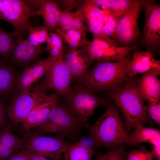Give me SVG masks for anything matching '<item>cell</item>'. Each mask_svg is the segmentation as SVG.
Masks as SVG:
<instances>
[{
  "label": "cell",
  "mask_w": 160,
  "mask_h": 160,
  "mask_svg": "<svg viewBox=\"0 0 160 160\" xmlns=\"http://www.w3.org/2000/svg\"><path fill=\"white\" fill-rule=\"evenodd\" d=\"M104 113L87 127L95 147L103 146L108 151L126 144L130 145L127 131L117 107L108 104Z\"/></svg>",
  "instance_id": "1"
},
{
  "label": "cell",
  "mask_w": 160,
  "mask_h": 160,
  "mask_svg": "<svg viewBox=\"0 0 160 160\" xmlns=\"http://www.w3.org/2000/svg\"><path fill=\"white\" fill-rule=\"evenodd\" d=\"M131 58L128 55L119 61H99L81 84L93 93L114 91L129 77L127 67Z\"/></svg>",
  "instance_id": "2"
},
{
  "label": "cell",
  "mask_w": 160,
  "mask_h": 160,
  "mask_svg": "<svg viewBox=\"0 0 160 160\" xmlns=\"http://www.w3.org/2000/svg\"><path fill=\"white\" fill-rule=\"evenodd\" d=\"M138 79L135 77H128L121 87L109 94L121 112L129 131L138 123L152 124L146 111L145 100L137 89Z\"/></svg>",
  "instance_id": "3"
},
{
  "label": "cell",
  "mask_w": 160,
  "mask_h": 160,
  "mask_svg": "<svg viewBox=\"0 0 160 160\" xmlns=\"http://www.w3.org/2000/svg\"><path fill=\"white\" fill-rule=\"evenodd\" d=\"M88 126L78 121L62 103L59 102L47 120L33 132L41 135L55 133L73 143L79 141L82 129Z\"/></svg>",
  "instance_id": "4"
},
{
  "label": "cell",
  "mask_w": 160,
  "mask_h": 160,
  "mask_svg": "<svg viewBox=\"0 0 160 160\" xmlns=\"http://www.w3.org/2000/svg\"><path fill=\"white\" fill-rule=\"evenodd\" d=\"M64 100L62 103L73 116L87 125L89 118L98 106L108 104L103 98L94 95L81 84L71 86L70 94Z\"/></svg>",
  "instance_id": "5"
},
{
  "label": "cell",
  "mask_w": 160,
  "mask_h": 160,
  "mask_svg": "<svg viewBox=\"0 0 160 160\" xmlns=\"http://www.w3.org/2000/svg\"><path fill=\"white\" fill-rule=\"evenodd\" d=\"M36 12L28 0H0V19L13 26L16 36L29 32L30 18Z\"/></svg>",
  "instance_id": "6"
},
{
  "label": "cell",
  "mask_w": 160,
  "mask_h": 160,
  "mask_svg": "<svg viewBox=\"0 0 160 160\" xmlns=\"http://www.w3.org/2000/svg\"><path fill=\"white\" fill-rule=\"evenodd\" d=\"M22 139L23 148L37 154L53 160H64L62 154L68 143L64 138L57 136L48 137L25 131Z\"/></svg>",
  "instance_id": "7"
},
{
  "label": "cell",
  "mask_w": 160,
  "mask_h": 160,
  "mask_svg": "<svg viewBox=\"0 0 160 160\" xmlns=\"http://www.w3.org/2000/svg\"><path fill=\"white\" fill-rule=\"evenodd\" d=\"M137 48L136 46L119 47L94 36L92 40L81 50L91 62L95 60L120 61Z\"/></svg>",
  "instance_id": "8"
},
{
  "label": "cell",
  "mask_w": 160,
  "mask_h": 160,
  "mask_svg": "<svg viewBox=\"0 0 160 160\" xmlns=\"http://www.w3.org/2000/svg\"><path fill=\"white\" fill-rule=\"evenodd\" d=\"M141 7V0H132L129 7L118 19L116 40L121 44L130 43L140 35L138 21Z\"/></svg>",
  "instance_id": "9"
},
{
  "label": "cell",
  "mask_w": 160,
  "mask_h": 160,
  "mask_svg": "<svg viewBox=\"0 0 160 160\" xmlns=\"http://www.w3.org/2000/svg\"><path fill=\"white\" fill-rule=\"evenodd\" d=\"M48 90L39 86L30 92L15 97L7 106L6 113L14 124L22 122Z\"/></svg>",
  "instance_id": "10"
},
{
  "label": "cell",
  "mask_w": 160,
  "mask_h": 160,
  "mask_svg": "<svg viewBox=\"0 0 160 160\" xmlns=\"http://www.w3.org/2000/svg\"><path fill=\"white\" fill-rule=\"evenodd\" d=\"M44 75L39 87L48 90H54L64 100L69 97L71 92L72 80L63 59L56 60Z\"/></svg>",
  "instance_id": "11"
},
{
  "label": "cell",
  "mask_w": 160,
  "mask_h": 160,
  "mask_svg": "<svg viewBox=\"0 0 160 160\" xmlns=\"http://www.w3.org/2000/svg\"><path fill=\"white\" fill-rule=\"evenodd\" d=\"M141 3L145 13L143 41L147 47L154 48L160 41V6L152 0H141Z\"/></svg>",
  "instance_id": "12"
},
{
  "label": "cell",
  "mask_w": 160,
  "mask_h": 160,
  "mask_svg": "<svg viewBox=\"0 0 160 160\" xmlns=\"http://www.w3.org/2000/svg\"><path fill=\"white\" fill-rule=\"evenodd\" d=\"M63 61L72 82L81 84L89 73L91 63L85 54L81 50L70 48L64 52Z\"/></svg>",
  "instance_id": "13"
},
{
  "label": "cell",
  "mask_w": 160,
  "mask_h": 160,
  "mask_svg": "<svg viewBox=\"0 0 160 160\" xmlns=\"http://www.w3.org/2000/svg\"><path fill=\"white\" fill-rule=\"evenodd\" d=\"M81 12L88 31L96 36L114 45L118 44L106 36L103 29L102 10L92 3L90 0H85L78 8Z\"/></svg>",
  "instance_id": "14"
},
{
  "label": "cell",
  "mask_w": 160,
  "mask_h": 160,
  "mask_svg": "<svg viewBox=\"0 0 160 160\" xmlns=\"http://www.w3.org/2000/svg\"><path fill=\"white\" fill-rule=\"evenodd\" d=\"M160 74V69H152L138 79V91L145 100L148 102L159 101L160 81L158 77Z\"/></svg>",
  "instance_id": "15"
},
{
  "label": "cell",
  "mask_w": 160,
  "mask_h": 160,
  "mask_svg": "<svg viewBox=\"0 0 160 160\" xmlns=\"http://www.w3.org/2000/svg\"><path fill=\"white\" fill-rule=\"evenodd\" d=\"M134 131L129 135L130 145L140 146V144L145 142L153 146L152 151L155 157L160 159V132L159 130L144 126L141 123L136 124Z\"/></svg>",
  "instance_id": "16"
},
{
  "label": "cell",
  "mask_w": 160,
  "mask_h": 160,
  "mask_svg": "<svg viewBox=\"0 0 160 160\" xmlns=\"http://www.w3.org/2000/svg\"><path fill=\"white\" fill-rule=\"evenodd\" d=\"M153 68L160 69V61L154 57L151 51L135 52L127 65L128 77H135Z\"/></svg>",
  "instance_id": "17"
},
{
  "label": "cell",
  "mask_w": 160,
  "mask_h": 160,
  "mask_svg": "<svg viewBox=\"0 0 160 160\" xmlns=\"http://www.w3.org/2000/svg\"><path fill=\"white\" fill-rule=\"evenodd\" d=\"M12 51V59L19 64L30 63L36 58L44 51L42 47H37L21 36H16Z\"/></svg>",
  "instance_id": "18"
},
{
  "label": "cell",
  "mask_w": 160,
  "mask_h": 160,
  "mask_svg": "<svg viewBox=\"0 0 160 160\" xmlns=\"http://www.w3.org/2000/svg\"><path fill=\"white\" fill-rule=\"evenodd\" d=\"M58 93L46 94L38 102L32 109L36 116V127H38L48 119L51 113L59 102Z\"/></svg>",
  "instance_id": "19"
},
{
  "label": "cell",
  "mask_w": 160,
  "mask_h": 160,
  "mask_svg": "<svg viewBox=\"0 0 160 160\" xmlns=\"http://www.w3.org/2000/svg\"><path fill=\"white\" fill-rule=\"evenodd\" d=\"M62 12L57 1L44 0L37 10L36 15H41L44 21V27L51 31L57 27Z\"/></svg>",
  "instance_id": "20"
},
{
  "label": "cell",
  "mask_w": 160,
  "mask_h": 160,
  "mask_svg": "<svg viewBox=\"0 0 160 160\" xmlns=\"http://www.w3.org/2000/svg\"><path fill=\"white\" fill-rule=\"evenodd\" d=\"M85 23L82 14L78 8L74 12H62L56 27L64 30L75 29L87 34L89 31Z\"/></svg>",
  "instance_id": "21"
},
{
  "label": "cell",
  "mask_w": 160,
  "mask_h": 160,
  "mask_svg": "<svg viewBox=\"0 0 160 160\" xmlns=\"http://www.w3.org/2000/svg\"><path fill=\"white\" fill-rule=\"evenodd\" d=\"M64 160H91L95 154L91 147L81 140L67 144L64 148Z\"/></svg>",
  "instance_id": "22"
},
{
  "label": "cell",
  "mask_w": 160,
  "mask_h": 160,
  "mask_svg": "<svg viewBox=\"0 0 160 160\" xmlns=\"http://www.w3.org/2000/svg\"><path fill=\"white\" fill-rule=\"evenodd\" d=\"M54 30L61 38L63 41L67 43L70 48L76 49L84 46L89 41L86 38V34L78 30L70 29L64 30L58 27Z\"/></svg>",
  "instance_id": "23"
},
{
  "label": "cell",
  "mask_w": 160,
  "mask_h": 160,
  "mask_svg": "<svg viewBox=\"0 0 160 160\" xmlns=\"http://www.w3.org/2000/svg\"><path fill=\"white\" fill-rule=\"evenodd\" d=\"M7 61L0 58V95H6L12 89L16 78Z\"/></svg>",
  "instance_id": "24"
},
{
  "label": "cell",
  "mask_w": 160,
  "mask_h": 160,
  "mask_svg": "<svg viewBox=\"0 0 160 160\" xmlns=\"http://www.w3.org/2000/svg\"><path fill=\"white\" fill-rule=\"evenodd\" d=\"M132 0H98L97 4L102 10H108L117 19L128 9Z\"/></svg>",
  "instance_id": "25"
},
{
  "label": "cell",
  "mask_w": 160,
  "mask_h": 160,
  "mask_svg": "<svg viewBox=\"0 0 160 160\" xmlns=\"http://www.w3.org/2000/svg\"><path fill=\"white\" fill-rule=\"evenodd\" d=\"M10 125L0 130V143L17 153L23 148L24 141L12 133Z\"/></svg>",
  "instance_id": "26"
},
{
  "label": "cell",
  "mask_w": 160,
  "mask_h": 160,
  "mask_svg": "<svg viewBox=\"0 0 160 160\" xmlns=\"http://www.w3.org/2000/svg\"><path fill=\"white\" fill-rule=\"evenodd\" d=\"M16 35L6 32L0 27V54L1 58L7 61L13 49L14 37Z\"/></svg>",
  "instance_id": "27"
},
{
  "label": "cell",
  "mask_w": 160,
  "mask_h": 160,
  "mask_svg": "<svg viewBox=\"0 0 160 160\" xmlns=\"http://www.w3.org/2000/svg\"><path fill=\"white\" fill-rule=\"evenodd\" d=\"M32 66L27 68L16 79V87L19 93H27L34 88L31 76Z\"/></svg>",
  "instance_id": "28"
},
{
  "label": "cell",
  "mask_w": 160,
  "mask_h": 160,
  "mask_svg": "<svg viewBox=\"0 0 160 160\" xmlns=\"http://www.w3.org/2000/svg\"><path fill=\"white\" fill-rule=\"evenodd\" d=\"M56 59V58L50 55L44 59L37 62L32 66L31 76L33 84L45 75Z\"/></svg>",
  "instance_id": "29"
},
{
  "label": "cell",
  "mask_w": 160,
  "mask_h": 160,
  "mask_svg": "<svg viewBox=\"0 0 160 160\" xmlns=\"http://www.w3.org/2000/svg\"><path fill=\"white\" fill-rule=\"evenodd\" d=\"M102 11V23L104 33L108 37L116 41V36L117 20L109 10Z\"/></svg>",
  "instance_id": "30"
},
{
  "label": "cell",
  "mask_w": 160,
  "mask_h": 160,
  "mask_svg": "<svg viewBox=\"0 0 160 160\" xmlns=\"http://www.w3.org/2000/svg\"><path fill=\"white\" fill-rule=\"evenodd\" d=\"M127 153L122 145L107 153L97 154L96 160H125Z\"/></svg>",
  "instance_id": "31"
},
{
  "label": "cell",
  "mask_w": 160,
  "mask_h": 160,
  "mask_svg": "<svg viewBox=\"0 0 160 160\" xmlns=\"http://www.w3.org/2000/svg\"><path fill=\"white\" fill-rule=\"evenodd\" d=\"M138 149L127 152V160H154L155 156L153 151H148L146 148L140 146Z\"/></svg>",
  "instance_id": "32"
},
{
  "label": "cell",
  "mask_w": 160,
  "mask_h": 160,
  "mask_svg": "<svg viewBox=\"0 0 160 160\" xmlns=\"http://www.w3.org/2000/svg\"><path fill=\"white\" fill-rule=\"evenodd\" d=\"M63 41L60 36L56 33H50L46 42L47 44L46 50L48 51L51 49H55L64 54L65 49Z\"/></svg>",
  "instance_id": "33"
},
{
  "label": "cell",
  "mask_w": 160,
  "mask_h": 160,
  "mask_svg": "<svg viewBox=\"0 0 160 160\" xmlns=\"http://www.w3.org/2000/svg\"><path fill=\"white\" fill-rule=\"evenodd\" d=\"M146 111L149 117L154 122L160 124V103L158 101L148 102L145 106Z\"/></svg>",
  "instance_id": "34"
},
{
  "label": "cell",
  "mask_w": 160,
  "mask_h": 160,
  "mask_svg": "<svg viewBox=\"0 0 160 160\" xmlns=\"http://www.w3.org/2000/svg\"><path fill=\"white\" fill-rule=\"evenodd\" d=\"M84 1L82 0H60L57 1L60 8L61 7L64 11L69 10L75 7H79Z\"/></svg>",
  "instance_id": "35"
},
{
  "label": "cell",
  "mask_w": 160,
  "mask_h": 160,
  "mask_svg": "<svg viewBox=\"0 0 160 160\" xmlns=\"http://www.w3.org/2000/svg\"><path fill=\"white\" fill-rule=\"evenodd\" d=\"M7 108L5 102L0 99V130L9 125L6 117Z\"/></svg>",
  "instance_id": "36"
},
{
  "label": "cell",
  "mask_w": 160,
  "mask_h": 160,
  "mask_svg": "<svg viewBox=\"0 0 160 160\" xmlns=\"http://www.w3.org/2000/svg\"><path fill=\"white\" fill-rule=\"evenodd\" d=\"M16 153L0 143V160H7Z\"/></svg>",
  "instance_id": "37"
},
{
  "label": "cell",
  "mask_w": 160,
  "mask_h": 160,
  "mask_svg": "<svg viewBox=\"0 0 160 160\" xmlns=\"http://www.w3.org/2000/svg\"><path fill=\"white\" fill-rule=\"evenodd\" d=\"M35 28L39 38V43L41 45L46 42L49 33L48 31L44 26Z\"/></svg>",
  "instance_id": "38"
},
{
  "label": "cell",
  "mask_w": 160,
  "mask_h": 160,
  "mask_svg": "<svg viewBox=\"0 0 160 160\" xmlns=\"http://www.w3.org/2000/svg\"><path fill=\"white\" fill-rule=\"evenodd\" d=\"M29 35L28 40L33 45L37 47H41L39 38L35 27L31 26L29 29Z\"/></svg>",
  "instance_id": "39"
},
{
  "label": "cell",
  "mask_w": 160,
  "mask_h": 160,
  "mask_svg": "<svg viewBox=\"0 0 160 160\" xmlns=\"http://www.w3.org/2000/svg\"><path fill=\"white\" fill-rule=\"evenodd\" d=\"M29 160H48L46 157L25 149L21 150Z\"/></svg>",
  "instance_id": "40"
},
{
  "label": "cell",
  "mask_w": 160,
  "mask_h": 160,
  "mask_svg": "<svg viewBox=\"0 0 160 160\" xmlns=\"http://www.w3.org/2000/svg\"><path fill=\"white\" fill-rule=\"evenodd\" d=\"M7 160H29L23 153L20 150Z\"/></svg>",
  "instance_id": "41"
},
{
  "label": "cell",
  "mask_w": 160,
  "mask_h": 160,
  "mask_svg": "<svg viewBox=\"0 0 160 160\" xmlns=\"http://www.w3.org/2000/svg\"><path fill=\"white\" fill-rule=\"evenodd\" d=\"M160 160V159H159V160Z\"/></svg>",
  "instance_id": "42"
}]
</instances>
